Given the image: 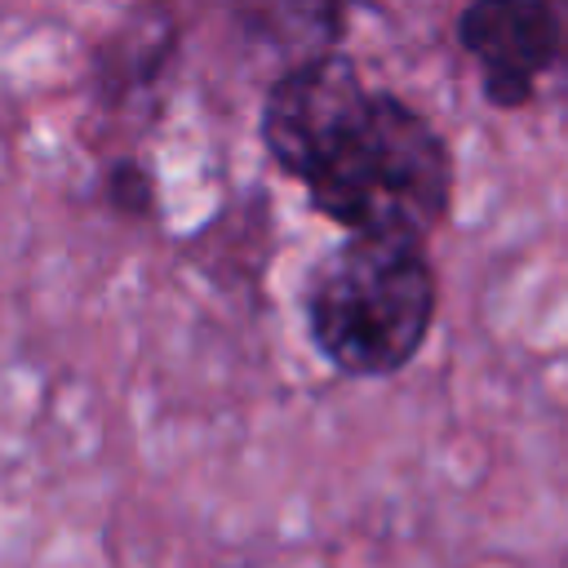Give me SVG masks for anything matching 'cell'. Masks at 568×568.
Listing matches in <instances>:
<instances>
[{
  "mask_svg": "<svg viewBox=\"0 0 568 568\" xmlns=\"http://www.w3.org/2000/svg\"><path fill=\"white\" fill-rule=\"evenodd\" d=\"M439 275L417 240L346 235L302 288L311 346L342 377H395L417 359L435 328Z\"/></svg>",
  "mask_w": 568,
  "mask_h": 568,
  "instance_id": "2",
  "label": "cell"
},
{
  "mask_svg": "<svg viewBox=\"0 0 568 568\" xmlns=\"http://www.w3.org/2000/svg\"><path fill=\"white\" fill-rule=\"evenodd\" d=\"M257 138L306 204L346 235L426 244L453 213L448 138L399 93L364 84L342 49L288 62L266 84Z\"/></svg>",
  "mask_w": 568,
  "mask_h": 568,
  "instance_id": "1",
  "label": "cell"
},
{
  "mask_svg": "<svg viewBox=\"0 0 568 568\" xmlns=\"http://www.w3.org/2000/svg\"><path fill=\"white\" fill-rule=\"evenodd\" d=\"M550 80H555V84H559V93L568 98V4H564V40H559V58H555Z\"/></svg>",
  "mask_w": 568,
  "mask_h": 568,
  "instance_id": "6",
  "label": "cell"
},
{
  "mask_svg": "<svg viewBox=\"0 0 568 568\" xmlns=\"http://www.w3.org/2000/svg\"><path fill=\"white\" fill-rule=\"evenodd\" d=\"M457 49L479 71V93L497 111H519L541 98L550 84L559 40H564V4L546 0H479L457 13Z\"/></svg>",
  "mask_w": 568,
  "mask_h": 568,
  "instance_id": "3",
  "label": "cell"
},
{
  "mask_svg": "<svg viewBox=\"0 0 568 568\" xmlns=\"http://www.w3.org/2000/svg\"><path fill=\"white\" fill-rule=\"evenodd\" d=\"M151 18H133V27H120L102 40L98 49V62H93V80H98V93L102 102L120 106L124 98H138L146 93L173 62L178 44H182V31L173 22L160 18V27L151 31Z\"/></svg>",
  "mask_w": 568,
  "mask_h": 568,
  "instance_id": "4",
  "label": "cell"
},
{
  "mask_svg": "<svg viewBox=\"0 0 568 568\" xmlns=\"http://www.w3.org/2000/svg\"><path fill=\"white\" fill-rule=\"evenodd\" d=\"M106 200L129 217H155V173L138 160H120L106 173Z\"/></svg>",
  "mask_w": 568,
  "mask_h": 568,
  "instance_id": "5",
  "label": "cell"
}]
</instances>
